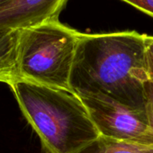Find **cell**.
Wrapping results in <instances>:
<instances>
[{
    "instance_id": "obj_2",
    "label": "cell",
    "mask_w": 153,
    "mask_h": 153,
    "mask_svg": "<svg viewBox=\"0 0 153 153\" xmlns=\"http://www.w3.org/2000/svg\"><path fill=\"white\" fill-rule=\"evenodd\" d=\"M10 88L48 153H76L100 135L83 101L74 93L21 79Z\"/></svg>"
},
{
    "instance_id": "obj_10",
    "label": "cell",
    "mask_w": 153,
    "mask_h": 153,
    "mask_svg": "<svg viewBox=\"0 0 153 153\" xmlns=\"http://www.w3.org/2000/svg\"><path fill=\"white\" fill-rule=\"evenodd\" d=\"M153 17V0H122Z\"/></svg>"
},
{
    "instance_id": "obj_7",
    "label": "cell",
    "mask_w": 153,
    "mask_h": 153,
    "mask_svg": "<svg viewBox=\"0 0 153 153\" xmlns=\"http://www.w3.org/2000/svg\"><path fill=\"white\" fill-rule=\"evenodd\" d=\"M16 31L0 32V82L9 87L17 81Z\"/></svg>"
},
{
    "instance_id": "obj_6",
    "label": "cell",
    "mask_w": 153,
    "mask_h": 153,
    "mask_svg": "<svg viewBox=\"0 0 153 153\" xmlns=\"http://www.w3.org/2000/svg\"><path fill=\"white\" fill-rule=\"evenodd\" d=\"M76 153H153V145L99 135Z\"/></svg>"
},
{
    "instance_id": "obj_4",
    "label": "cell",
    "mask_w": 153,
    "mask_h": 153,
    "mask_svg": "<svg viewBox=\"0 0 153 153\" xmlns=\"http://www.w3.org/2000/svg\"><path fill=\"white\" fill-rule=\"evenodd\" d=\"M100 135L153 145V128L146 110L93 97H80Z\"/></svg>"
},
{
    "instance_id": "obj_9",
    "label": "cell",
    "mask_w": 153,
    "mask_h": 153,
    "mask_svg": "<svg viewBox=\"0 0 153 153\" xmlns=\"http://www.w3.org/2000/svg\"><path fill=\"white\" fill-rule=\"evenodd\" d=\"M146 90V110L148 112L151 126L153 128V81L147 79L145 81Z\"/></svg>"
},
{
    "instance_id": "obj_1",
    "label": "cell",
    "mask_w": 153,
    "mask_h": 153,
    "mask_svg": "<svg viewBox=\"0 0 153 153\" xmlns=\"http://www.w3.org/2000/svg\"><path fill=\"white\" fill-rule=\"evenodd\" d=\"M147 79L145 34L80 33L69 79L72 93L144 109Z\"/></svg>"
},
{
    "instance_id": "obj_11",
    "label": "cell",
    "mask_w": 153,
    "mask_h": 153,
    "mask_svg": "<svg viewBox=\"0 0 153 153\" xmlns=\"http://www.w3.org/2000/svg\"><path fill=\"white\" fill-rule=\"evenodd\" d=\"M2 1H3V0H0V3H1V2H2Z\"/></svg>"
},
{
    "instance_id": "obj_5",
    "label": "cell",
    "mask_w": 153,
    "mask_h": 153,
    "mask_svg": "<svg viewBox=\"0 0 153 153\" xmlns=\"http://www.w3.org/2000/svg\"><path fill=\"white\" fill-rule=\"evenodd\" d=\"M68 0H3L0 3V32L34 26L59 16Z\"/></svg>"
},
{
    "instance_id": "obj_3",
    "label": "cell",
    "mask_w": 153,
    "mask_h": 153,
    "mask_svg": "<svg viewBox=\"0 0 153 153\" xmlns=\"http://www.w3.org/2000/svg\"><path fill=\"white\" fill-rule=\"evenodd\" d=\"M80 33L59 19L16 30L18 79L70 91V74Z\"/></svg>"
},
{
    "instance_id": "obj_8",
    "label": "cell",
    "mask_w": 153,
    "mask_h": 153,
    "mask_svg": "<svg viewBox=\"0 0 153 153\" xmlns=\"http://www.w3.org/2000/svg\"><path fill=\"white\" fill-rule=\"evenodd\" d=\"M145 66L148 79L153 81V36L145 34Z\"/></svg>"
}]
</instances>
